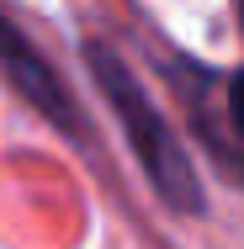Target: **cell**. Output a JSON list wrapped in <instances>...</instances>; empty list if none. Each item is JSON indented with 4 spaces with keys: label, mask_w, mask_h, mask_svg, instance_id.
I'll return each instance as SVG.
<instances>
[{
    "label": "cell",
    "mask_w": 244,
    "mask_h": 249,
    "mask_svg": "<svg viewBox=\"0 0 244 249\" xmlns=\"http://www.w3.org/2000/svg\"><path fill=\"white\" fill-rule=\"evenodd\" d=\"M91 69H96L101 90H106V101L117 106V117L128 122V143L138 149V159H144L149 180H154V191L170 201L175 212H202V186H196V170L186 164V154H181V143L170 138V127L159 122V111L149 106V96L138 90V80L122 69V58L106 48H91Z\"/></svg>",
    "instance_id": "6da1fadb"
},
{
    "label": "cell",
    "mask_w": 244,
    "mask_h": 249,
    "mask_svg": "<svg viewBox=\"0 0 244 249\" xmlns=\"http://www.w3.org/2000/svg\"><path fill=\"white\" fill-rule=\"evenodd\" d=\"M0 69H5V80H11L21 96L32 101L38 111H48L64 133H80V111H75V101L58 90L53 69H48V64H43L32 48H27V37H21L5 16H0Z\"/></svg>",
    "instance_id": "7a4b0ae2"
},
{
    "label": "cell",
    "mask_w": 244,
    "mask_h": 249,
    "mask_svg": "<svg viewBox=\"0 0 244 249\" xmlns=\"http://www.w3.org/2000/svg\"><path fill=\"white\" fill-rule=\"evenodd\" d=\"M228 106H234V122H239V133H244V74L234 80V90H228Z\"/></svg>",
    "instance_id": "3957f363"
},
{
    "label": "cell",
    "mask_w": 244,
    "mask_h": 249,
    "mask_svg": "<svg viewBox=\"0 0 244 249\" xmlns=\"http://www.w3.org/2000/svg\"><path fill=\"white\" fill-rule=\"evenodd\" d=\"M239 21H244V0H239Z\"/></svg>",
    "instance_id": "277c9868"
}]
</instances>
